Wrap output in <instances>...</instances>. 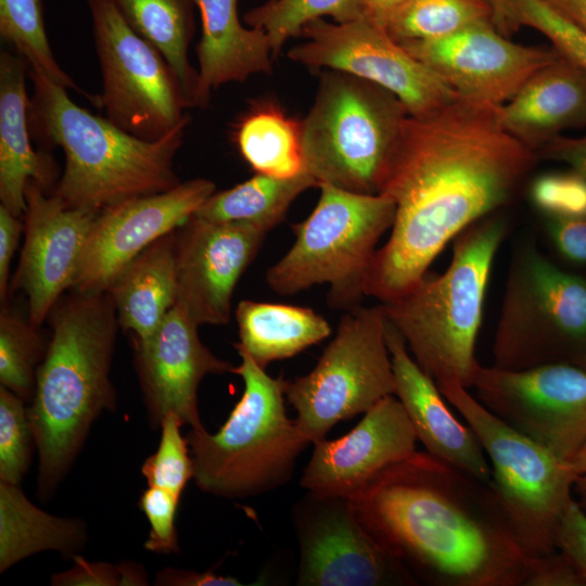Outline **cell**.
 <instances>
[{
  "label": "cell",
  "mask_w": 586,
  "mask_h": 586,
  "mask_svg": "<svg viewBox=\"0 0 586 586\" xmlns=\"http://www.w3.org/2000/svg\"><path fill=\"white\" fill-rule=\"evenodd\" d=\"M569 466L575 475L586 473V441L569 462Z\"/></svg>",
  "instance_id": "obj_52"
},
{
  "label": "cell",
  "mask_w": 586,
  "mask_h": 586,
  "mask_svg": "<svg viewBox=\"0 0 586 586\" xmlns=\"http://www.w3.org/2000/svg\"><path fill=\"white\" fill-rule=\"evenodd\" d=\"M482 22L493 23L487 0H406L381 25L405 42L443 38Z\"/></svg>",
  "instance_id": "obj_32"
},
{
  "label": "cell",
  "mask_w": 586,
  "mask_h": 586,
  "mask_svg": "<svg viewBox=\"0 0 586 586\" xmlns=\"http://www.w3.org/2000/svg\"><path fill=\"white\" fill-rule=\"evenodd\" d=\"M348 498L419 584L527 585L536 558L522 546L492 482L416 450Z\"/></svg>",
  "instance_id": "obj_2"
},
{
  "label": "cell",
  "mask_w": 586,
  "mask_h": 586,
  "mask_svg": "<svg viewBox=\"0 0 586 586\" xmlns=\"http://www.w3.org/2000/svg\"><path fill=\"white\" fill-rule=\"evenodd\" d=\"M398 43L459 95L496 106L509 101L536 72L559 58L553 48L512 42L492 22L443 38Z\"/></svg>",
  "instance_id": "obj_17"
},
{
  "label": "cell",
  "mask_w": 586,
  "mask_h": 586,
  "mask_svg": "<svg viewBox=\"0 0 586 586\" xmlns=\"http://www.w3.org/2000/svg\"><path fill=\"white\" fill-rule=\"evenodd\" d=\"M24 245L11 290L28 301V321L39 329L63 293L73 286L97 213L68 206L36 181L26 186Z\"/></svg>",
  "instance_id": "obj_19"
},
{
  "label": "cell",
  "mask_w": 586,
  "mask_h": 586,
  "mask_svg": "<svg viewBox=\"0 0 586 586\" xmlns=\"http://www.w3.org/2000/svg\"><path fill=\"white\" fill-rule=\"evenodd\" d=\"M179 496L161 487L149 486L139 500V507L150 523L149 538L144 549L170 555L179 552L178 535L174 525Z\"/></svg>",
  "instance_id": "obj_40"
},
{
  "label": "cell",
  "mask_w": 586,
  "mask_h": 586,
  "mask_svg": "<svg viewBox=\"0 0 586 586\" xmlns=\"http://www.w3.org/2000/svg\"><path fill=\"white\" fill-rule=\"evenodd\" d=\"M24 221L0 205V300L5 305L9 293L10 265L17 247Z\"/></svg>",
  "instance_id": "obj_46"
},
{
  "label": "cell",
  "mask_w": 586,
  "mask_h": 586,
  "mask_svg": "<svg viewBox=\"0 0 586 586\" xmlns=\"http://www.w3.org/2000/svg\"><path fill=\"white\" fill-rule=\"evenodd\" d=\"M214 192L213 181L194 178L101 211L89 231L72 289L87 294L106 292L135 257L182 226Z\"/></svg>",
  "instance_id": "obj_16"
},
{
  "label": "cell",
  "mask_w": 586,
  "mask_h": 586,
  "mask_svg": "<svg viewBox=\"0 0 586 586\" xmlns=\"http://www.w3.org/2000/svg\"><path fill=\"white\" fill-rule=\"evenodd\" d=\"M497 116L535 153L562 131L586 126V76L559 55L497 106Z\"/></svg>",
  "instance_id": "obj_23"
},
{
  "label": "cell",
  "mask_w": 586,
  "mask_h": 586,
  "mask_svg": "<svg viewBox=\"0 0 586 586\" xmlns=\"http://www.w3.org/2000/svg\"><path fill=\"white\" fill-rule=\"evenodd\" d=\"M538 161H552L565 164L586 177V135L582 137L558 136L535 152Z\"/></svg>",
  "instance_id": "obj_45"
},
{
  "label": "cell",
  "mask_w": 586,
  "mask_h": 586,
  "mask_svg": "<svg viewBox=\"0 0 586 586\" xmlns=\"http://www.w3.org/2000/svg\"><path fill=\"white\" fill-rule=\"evenodd\" d=\"M266 234L251 224L215 222L192 215L175 230V305L199 326L226 324L234 288Z\"/></svg>",
  "instance_id": "obj_18"
},
{
  "label": "cell",
  "mask_w": 586,
  "mask_h": 586,
  "mask_svg": "<svg viewBox=\"0 0 586 586\" xmlns=\"http://www.w3.org/2000/svg\"><path fill=\"white\" fill-rule=\"evenodd\" d=\"M507 221L491 214L454 239L444 273L428 272L400 295L380 303L420 368L436 383L470 388L486 286Z\"/></svg>",
  "instance_id": "obj_5"
},
{
  "label": "cell",
  "mask_w": 586,
  "mask_h": 586,
  "mask_svg": "<svg viewBox=\"0 0 586 586\" xmlns=\"http://www.w3.org/2000/svg\"><path fill=\"white\" fill-rule=\"evenodd\" d=\"M476 399L506 424L570 462L586 441V370L548 364L520 370L477 365Z\"/></svg>",
  "instance_id": "obj_14"
},
{
  "label": "cell",
  "mask_w": 586,
  "mask_h": 586,
  "mask_svg": "<svg viewBox=\"0 0 586 586\" xmlns=\"http://www.w3.org/2000/svg\"><path fill=\"white\" fill-rule=\"evenodd\" d=\"M28 320L11 311H0V383L24 402H31L36 387L37 364L43 342Z\"/></svg>",
  "instance_id": "obj_35"
},
{
  "label": "cell",
  "mask_w": 586,
  "mask_h": 586,
  "mask_svg": "<svg viewBox=\"0 0 586 586\" xmlns=\"http://www.w3.org/2000/svg\"><path fill=\"white\" fill-rule=\"evenodd\" d=\"M302 36L305 41L289 50L290 60L373 82L395 94L410 116L428 115L459 97L369 16L346 23L319 18L308 23Z\"/></svg>",
  "instance_id": "obj_13"
},
{
  "label": "cell",
  "mask_w": 586,
  "mask_h": 586,
  "mask_svg": "<svg viewBox=\"0 0 586 586\" xmlns=\"http://www.w3.org/2000/svg\"><path fill=\"white\" fill-rule=\"evenodd\" d=\"M52 336L27 408L38 450V496L49 498L81 449L92 422L116 408L110 379L117 313L110 293L74 291L49 317Z\"/></svg>",
  "instance_id": "obj_3"
},
{
  "label": "cell",
  "mask_w": 586,
  "mask_h": 586,
  "mask_svg": "<svg viewBox=\"0 0 586 586\" xmlns=\"http://www.w3.org/2000/svg\"><path fill=\"white\" fill-rule=\"evenodd\" d=\"M545 233L557 252L573 264H586V217L544 216Z\"/></svg>",
  "instance_id": "obj_43"
},
{
  "label": "cell",
  "mask_w": 586,
  "mask_h": 586,
  "mask_svg": "<svg viewBox=\"0 0 586 586\" xmlns=\"http://www.w3.org/2000/svg\"><path fill=\"white\" fill-rule=\"evenodd\" d=\"M318 187L307 171L290 178L263 174L220 192H214L193 214L215 222H246L269 232L305 190Z\"/></svg>",
  "instance_id": "obj_30"
},
{
  "label": "cell",
  "mask_w": 586,
  "mask_h": 586,
  "mask_svg": "<svg viewBox=\"0 0 586 586\" xmlns=\"http://www.w3.org/2000/svg\"><path fill=\"white\" fill-rule=\"evenodd\" d=\"M556 549L586 582V511L573 498L566 506L556 533Z\"/></svg>",
  "instance_id": "obj_42"
},
{
  "label": "cell",
  "mask_w": 586,
  "mask_h": 586,
  "mask_svg": "<svg viewBox=\"0 0 586 586\" xmlns=\"http://www.w3.org/2000/svg\"><path fill=\"white\" fill-rule=\"evenodd\" d=\"M406 0H364L367 16L379 24Z\"/></svg>",
  "instance_id": "obj_50"
},
{
  "label": "cell",
  "mask_w": 586,
  "mask_h": 586,
  "mask_svg": "<svg viewBox=\"0 0 586 586\" xmlns=\"http://www.w3.org/2000/svg\"><path fill=\"white\" fill-rule=\"evenodd\" d=\"M234 140L256 174L290 178L305 171L300 122L272 102L255 104L239 120Z\"/></svg>",
  "instance_id": "obj_31"
},
{
  "label": "cell",
  "mask_w": 586,
  "mask_h": 586,
  "mask_svg": "<svg viewBox=\"0 0 586 586\" xmlns=\"http://www.w3.org/2000/svg\"><path fill=\"white\" fill-rule=\"evenodd\" d=\"M334 441L314 443L301 486L326 496L351 497L385 468L416 451L418 436L403 405L388 395Z\"/></svg>",
  "instance_id": "obj_21"
},
{
  "label": "cell",
  "mask_w": 586,
  "mask_h": 586,
  "mask_svg": "<svg viewBox=\"0 0 586 586\" xmlns=\"http://www.w3.org/2000/svg\"><path fill=\"white\" fill-rule=\"evenodd\" d=\"M27 61L0 53V201L13 215L26 211V186L36 181L44 190L53 179L52 162L34 150L28 122Z\"/></svg>",
  "instance_id": "obj_25"
},
{
  "label": "cell",
  "mask_w": 586,
  "mask_h": 586,
  "mask_svg": "<svg viewBox=\"0 0 586 586\" xmlns=\"http://www.w3.org/2000/svg\"><path fill=\"white\" fill-rule=\"evenodd\" d=\"M329 16L335 23L367 16L364 0H267L243 15L250 27L268 37L273 56L310 22Z\"/></svg>",
  "instance_id": "obj_34"
},
{
  "label": "cell",
  "mask_w": 586,
  "mask_h": 586,
  "mask_svg": "<svg viewBox=\"0 0 586 586\" xmlns=\"http://www.w3.org/2000/svg\"><path fill=\"white\" fill-rule=\"evenodd\" d=\"M493 10V24L505 36H510L519 28L515 24L510 0H487Z\"/></svg>",
  "instance_id": "obj_48"
},
{
  "label": "cell",
  "mask_w": 586,
  "mask_h": 586,
  "mask_svg": "<svg viewBox=\"0 0 586 586\" xmlns=\"http://www.w3.org/2000/svg\"><path fill=\"white\" fill-rule=\"evenodd\" d=\"M311 214L294 225L291 249L266 272L269 288L293 295L330 284L329 305L351 309L365 296L375 246L395 219V203L384 194H361L321 183Z\"/></svg>",
  "instance_id": "obj_8"
},
{
  "label": "cell",
  "mask_w": 586,
  "mask_h": 586,
  "mask_svg": "<svg viewBox=\"0 0 586 586\" xmlns=\"http://www.w3.org/2000/svg\"><path fill=\"white\" fill-rule=\"evenodd\" d=\"M301 586H412L411 572L372 535L351 499L307 492L292 507Z\"/></svg>",
  "instance_id": "obj_15"
},
{
  "label": "cell",
  "mask_w": 586,
  "mask_h": 586,
  "mask_svg": "<svg viewBox=\"0 0 586 586\" xmlns=\"http://www.w3.org/2000/svg\"><path fill=\"white\" fill-rule=\"evenodd\" d=\"M239 343L259 367L290 358L319 343L331 333L329 322L311 308L241 301L235 309Z\"/></svg>",
  "instance_id": "obj_27"
},
{
  "label": "cell",
  "mask_w": 586,
  "mask_h": 586,
  "mask_svg": "<svg viewBox=\"0 0 586 586\" xmlns=\"http://www.w3.org/2000/svg\"><path fill=\"white\" fill-rule=\"evenodd\" d=\"M517 26L532 27L552 43L558 54L586 76V30L544 0H510Z\"/></svg>",
  "instance_id": "obj_37"
},
{
  "label": "cell",
  "mask_w": 586,
  "mask_h": 586,
  "mask_svg": "<svg viewBox=\"0 0 586 586\" xmlns=\"http://www.w3.org/2000/svg\"><path fill=\"white\" fill-rule=\"evenodd\" d=\"M74 565L68 571L56 573L51 577L52 585H91V586H116V585H146L144 569L136 563H92L82 557L75 555Z\"/></svg>",
  "instance_id": "obj_41"
},
{
  "label": "cell",
  "mask_w": 586,
  "mask_h": 586,
  "mask_svg": "<svg viewBox=\"0 0 586 586\" xmlns=\"http://www.w3.org/2000/svg\"><path fill=\"white\" fill-rule=\"evenodd\" d=\"M0 36L30 68L98 104V95L81 90L58 63L47 36L41 0H0Z\"/></svg>",
  "instance_id": "obj_33"
},
{
  "label": "cell",
  "mask_w": 586,
  "mask_h": 586,
  "mask_svg": "<svg viewBox=\"0 0 586 586\" xmlns=\"http://www.w3.org/2000/svg\"><path fill=\"white\" fill-rule=\"evenodd\" d=\"M573 495L578 505L586 511V473L575 476Z\"/></svg>",
  "instance_id": "obj_51"
},
{
  "label": "cell",
  "mask_w": 586,
  "mask_h": 586,
  "mask_svg": "<svg viewBox=\"0 0 586 586\" xmlns=\"http://www.w3.org/2000/svg\"><path fill=\"white\" fill-rule=\"evenodd\" d=\"M526 586H586L568 559L558 550L535 559Z\"/></svg>",
  "instance_id": "obj_44"
},
{
  "label": "cell",
  "mask_w": 586,
  "mask_h": 586,
  "mask_svg": "<svg viewBox=\"0 0 586 586\" xmlns=\"http://www.w3.org/2000/svg\"><path fill=\"white\" fill-rule=\"evenodd\" d=\"M395 392L425 451L480 480L492 482L488 459L473 430L461 423L445 403L436 383L408 352L400 333L386 319Z\"/></svg>",
  "instance_id": "obj_22"
},
{
  "label": "cell",
  "mask_w": 586,
  "mask_h": 586,
  "mask_svg": "<svg viewBox=\"0 0 586 586\" xmlns=\"http://www.w3.org/2000/svg\"><path fill=\"white\" fill-rule=\"evenodd\" d=\"M537 162L501 126L496 105L459 95L408 115L379 193L395 203V219L365 294L384 303L415 285L451 239L513 199Z\"/></svg>",
  "instance_id": "obj_1"
},
{
  "label": "cell",
  "mask_w": 586,
  "mask_h": 586,
  "mask_svg": "<svg viewBox=\"0 0 586 586\" xmlns=\"http://www.w3.org/2000/svg\"><path fill=\"white\" fill-rule=\"evenodd\" d=\"M234 374L244 391L215 434L204 428L186 435L196 486L222 498H247L286 484L310 443L284 407L286 380L270 377L245 352Z\"/></svg>",
  "instance_id": "obj_6"
},
{
  "label": "cell",
  "mask_w": 586,
  "mask_h": 586,
  "mask_svg": "<svg viewBox=\"0 0 586 586\" xmlns=\"http://www.w3.org/2000/svg\"><path fill=\"white\" fill-rule=\"evenodd\" d=\"M119 326L149 339L176 303L175 230L135 257L109 288Z\"/></svg>",
  "instance_id": "obj_26"
},
{
  "label": "cell",
  "mask_w": 586,
  "mask_h": 586,
  "mask_svg": "<svg viewBox=\"0 0 586 586\" xmlns=\"http://www.w3.org/2000/svg\"><path fill=\"white\" fill-rule=\"evenodd\" d=\"M155 585L166 586H240L231 576L218 575L214 571L196 572L167 568L155 576Z\"/></svg>",
  "instance_id": "obj_47"
},
{
  "label": "cell",
  "mask_w": 586,
  "mask_h": 586,
  "mask_svg": "<svg viewBox=\"0 0 586 586\" xmlns=\"http://www.w3.org/2000/svg\"><path fill=\"white\" fill-rule=\"evenodd\" d=\"M29 77L30 133L47 146L62 149L65 167L54 194L68 206L98 214L181 182L174 162L188 125L162 139L144 140L77 105L66 88L43 73L30 68Z\"/></svg>",
  "instance_id": "obj_4"
},
{
  "label": "cell",
  "mask_w": 586,
  "mask_h": 586,
  "mask_svg": "<svg viewBox=\"0 0 586 586\" xmlns=\"http://www.w3.org/2000/svg\"><path fill=\"white\" fill-rule=\"evenodd\" d=\"M571 22L586 30V0H544Z\"/></svg>",
  "instance_id": "obj_49"
},
{
  "label": "cell",
  "mask_w": 586,
  "mask_h": 586,
  "mask_svg": "<svg viewBox=\"0 0 586 586\" xmlns=\"http://www.w3.org/2000/svg\"><path fill=\"white\" fill-rule=\"evenodd\" d=\"M548 364L586 370V277L560 268L526 238L511 256L493 366L520 370Z\"/></svg>",
  "instance_id": "obj_9"
},
{
  "label": "cell",
  "mask_w": 586,
  "mask_h": 586,
  "mask_svg": "<svg viewBox=\"0 0 586 586\" xmlns=\"http://www.w3.org/2000/svg\"><path fill=\"white\" fill-rule=\"evenodd\" d=\"M24 400L0 387V481L18 485L36 446Z\"/></svg>",
  "instance_id": "obj_36"
},
{
  "label": "cell",
  "mask_w": 586,
  "mask_h": 586,
  "mask_svg": "<svg viewBox=\"0 0 586 586\" xmlns=\"http://www.w3.org/2000/svg\"><path fill=\"white\" fill-rule=\"evenodd\" d=\"M201 17L198 55V107H205L212 91L229 82H243L272 71L267 35L246 27L239 17V0H194Z\"/></svg>",
  "instance_id": "obj_24"
},
{
  "label": "cell",
  "mask_w": 586,
  "mask_h": 586,
  "mask_svg": "<svg viewBox=\"0 0 586 586\" xmlns=\"http://www.w3.org/2000/svg\"><path fill=\"white\" fill-rule=\"evenodd\" d=\"M533 205L545 216L586 217V177L569 169L536 177L530 187Z\"/></svg>",
  "instance_id": "obj_39"
},
{
  "label": "cell",
  "mask_w": 586,
  "mask_h": 586,
  "mask_svg": "<svg viewBox=\"0 0 586 586\" xmlns=\"http://www.w3.org/2000/svg\"><path fill=\"white\" fill-rule=\"evenodd\" d=\"M102 91L98 105L111 123L144 140L189 125L188 94L165 56L136 33L111 0H87Z\"/></svg>",
  "instance_id": "obj_12"
},
{
  "label": "cell",
  "mask_w": 586,
  "mask_h": 586,
  "mask_svg": "<svg viewBox=\"0 0 586 586\" xmlns=\"http://www.w3.org/2000/svg\"><path fill=\"white\" fill-rule=\"evenodd\" d=\"M408 112L388 90L328 69L300 122L305 169L321 183L379 194Z\"/></svg>",
  "instance_id": "obj_7"
},
{
  "label": "cell",
  "mask_w": 586,
  "mask_h": 586,
  "mask_svg": "<svg viewBox=\"0 0 586 586\" xmlns=\"http://www.w3.org/2000/svg\"><path fill=\"white\" fill-rule=\"evenodd\" d=\"M182 425L176 413L165 415L160 424L162 434L157 450L141 467L149 486L164 488L179 497L193 477L190 447L180 432Z\"/></svg>",
  "instance_id": "obj_38"
},
{
  "label": "cell",
  "mask_w": 586,
  "mask_h": 586,
  "mask_svg": "<svg viewBox=\"0 0 586 586\" xmlns=\"http://www.w3.org/2000/svg\"><path fill=\"white\" fill-rule=\"evenodd\" d=\"M438 388L484 449L492 484L525 551L532 558L556 551L560 519L574 498L569 463L498 419L467 387Z\"/></svg>",
  "instance_id": "obj_10"
},
{
  "label": "cell",
  "mask_w": 586,
  "mask_h": 586,
  "mask_svg": "<svg viewBox=\"0 0 586 586\" xmlns=\"http://www.w3.org/2000/svg\"><path fill=\"white\" fill-rule=\"evenodd\" d=\"M199 324L174 305L146 340H135V365L151 424L169 412L183 425L202 429L198 390L207 374L234 373L231 362L215 356L200 340Z\"/></svg>",
  "instance_id": "obj_20"
},
{
  "label": "cell",
  "mask_w": 586,
  "mask_h": 586,
  "mask_svg": "<svg viewBox=\"0 0 586 586\" xmlns=\"http://www.w3.org/2000/svg\"><path fill=\"white\" fill-rule=\"evenodd\" d=\"M86 538L81 521L46 513L18 485L0 481V572L44 550L73 558L84 548Z\"/></svg>",
  "instance_id": "obj_28"
},
{
  "label": "cell",
  "mask_w": 586,
  "mask_h": 586,
  "mask_svg": "<svg viewBox=\"0 0 586 586\" xmlns=\"http://www.w3.org/2000/svg\"><path fill=\"white\" fill-rule=\"evenodd\" d=\"M380 305L356 306L341 318L336 334L307 374L286 381L285 397L309 440H326L342 420L367 412L394 395L395 379Z\"/></svg>",
  "instance_id": "obj_11"
},
{
  "label": "cell",
  "mask_w": 586,
  "mask_h": 586,
  "mask_svg": "<svg viewBox=\"0 0 586 586\" xmlns=\"http://www.w3.org/2000/svg\"><path fill=\"white\" fill-rule=\"evenodd\" d=\"M129 26L152 43L178 75L198 107L199 74L189 60L194 34V0H111Z\"/></svg>",
  "instance_id": "obj_29"
}]
</instances>
